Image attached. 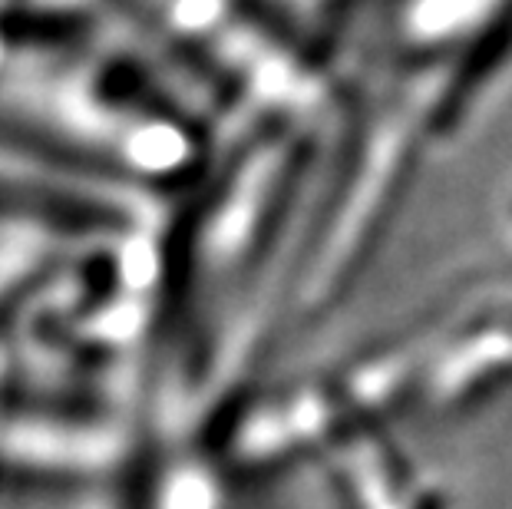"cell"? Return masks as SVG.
<instances>
[{"label": "cell", "mask_w": 512, "mask_h": 509, "mask_svg": "<svg viewBox=\"0 0 512 509\" xmlns=\"http://www.w3.org/2000/svg\"><path fill=\"white\" fill-rule=\"evenodd\" d=\"M503 219H506V229L512 232V196H509L506 205H503Z\"/></svg>", "instance_id": "277c9868"}, {"label": "cell", "mask_w": 512, "mask_h": 509, "mask_svg": "<svg viewBox=\"0 0 512 509\" xmlns=\"http://www.w3.org/2000/svg\"><path fill=\"white\" fill-rule=\"evenodd\" d=\"M275 14L321 63L341 73L354 37L374 17V0H271Z\"/></svg>", "instance_id": "3957f363"}, {"label": "cell", "mask_w": 512, "mask_h": 509, "mask_svg": "<svg viewBox=\"0 0 512 509\" xmlns=\"http://www.w3.org/2000/svg\"><path fill=\"white\" fill-rule=\"evenodd\" d=\"M512 387V285L476 288L281 384L248 420L261 460L344 453L410 417H446Z\"/></svg>", "instance_id": "6da1fadb"}, {"label": "cell", "mask_w": 512, "mask_h": 509, "mask_svg": "<svg viewBox=\"0 0 512 509\" xmlns=\"http://www.w3.org/2000/svg\"><path fill=\"white\" fill-rule=\"evenodd\" d=\"M509 60L512 0H377L370 17L367 73L430 83L450 139Z\"/></svg>", "instance_id": "7a4b0ae2"}]
</instances>
